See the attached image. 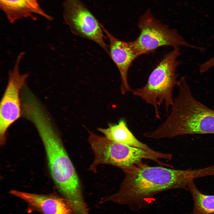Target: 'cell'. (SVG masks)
Masks as SVG:
<instances>
[{
    "label": "cell",
    "instance_id": "obj_2",
    "mask_svg": "<svg viewBox=\"0 0 214 214\" xmlns=\"http://www.w3.org/2000/svg\"><path fill=\"white\" fill-rule=\"evenodd\" d=\"M43 141L52 178L59 192L70 203L83 201L79 180L61 139L45 110H37L30 115Z\"/></svg>",
    "mask_w": 214,
    "mask_h": 214
},
{
    "label": "cell",
    "instance_id": "obj_6",
    "mask_svg": "<svg viewBox=\"0 0 214 214\" xmlns=\"http://www.w3.org/2000/svg\"><path fill=\"white\" fill-rule=\"evenodd\" d=\"M138 26L140 33L132 43L139 56L154 51L163 46H184L198 49H204L189 44L175 29H171L156 19L148 8L139 18Z\"/></svg>",
    "mask_w": 214,
    "mask_h": 214
},
{
    "label": "cell",
    "instance_id": "obj_12",
    "mask_svg": "<svg viewBox=\"0 0 214 214\" xmlns=\"http://www.w3.org/2000/svg\"><path fill=\"white\" fill-rule=\"evenodd\" d=\"M98 130L114 141L145 150H152L135 136L124 119H121L117 124H111L107 128H99Z\"/></svg>",
    "mask_w": 214,
    "mask_h": 214
},
{
    "label": "cell",
    "instance_id": "obj_9",
    "mask_svg": "<svg viewBox=\"0 0 214 214\" xmlns=\"http://www.w3.org/2000/svg\"><path fill=\"white\" fill-rule=\"evenodd\" d=\"M103 31L109 42V56L116 65L120 75V91L122 94L131 91L128 80V74L133 62L139 55L132 41L120 40L113 36L103 26Z\"/></svg>",
    "mask_w": 214,
    "mask_h": 214
},
{
    "label": "cell",
    "instance_id": "obj_3",
    "mask_svg": "<svg viewBox=\"0 0 214 214\" xmlns=\"http://www.w3.org/2000/svg\"><path fill=\"white\" fill-rule=\"evenodd\" d=\"M165 121L153 130L156 139L188 134H214V111L197 100L184 77Z\"/></svg>",
    "mask_w": 214,
    "mask_h": 214
},
{
    "label": "cell",
    "instance_id": "obj_7",
    "mask_svg": "<svg viewBox=\"0 0 214 214\" xmlns=\"http://www.w3.org/2000/svg\"><path fill=\"white\" fill-rule=\"evenodd\" d=\"M25 52L17 56L14 67L8 73L6 88L0 106V142L1 145L5 141L6 134L10 127L20 117L22 112L20 94L25 84L29 74H21L20 71L21 61Z\"/></svg>",
    "mask_w": 214,
    "mask_h": 214
},
{
    "label": "cell",
    "instance_id": "obj_13",
    "mask_svg": "<svg viewBox=\"0 0 214 214\" xmlns=\"http://www.w3.org/2000/svg\"><path fill=\"white\" fill-rule=\"evenodd\" d=\"M191 193L194 203L190 214H214V195L204 194L197 188L193 181L189 185L188 189Z\"/></svg>",
    "mask_w": 214,
    "mask_h": 214
},
{
    "label": "cell",
    "instance_id": "obj_5",
    "mask_svg": "<svg viewBox=\"0 0 214 214\" xmlns=\"http://www.w3.org/2000/svg\"><path fill=\"white\" fill-rule=\"evenodd\" d=\"M88 141L94 154L89 170L95 173L97 166L107 164L122 170L147 159L157 163L161 158L160 152L147 150L118 143L88 130Z\"/></svg>",
    "mask_w": 214,
    "mask_h": 214
},
{
    "label": "cell",
    "instance_id": "obj_1",
    "mask_svg": "<svg viewBox=\"0 0 214 214\" xmlns=\"http://www.w3.org/2000/svg\"><path fill=\"white\" fill-rule=\"evenodd\" d=\"M122 171L125 176L119 190L107 199L127 204L135 210L150 204L158 193L177 188L187 190L194 179L203 176L201 169H173L150 166L142 161Z\"/></svg>",
    "mask_w": 214,
    "mask_h": 214
},
{
    "label": "cell",
    "instance_id": "obj_11",
    "mask_svg": "<svg viewBox=\"0 0 214 214\" xmlns=\"http://www.w3.org/2000/svg\"><path fill=\"white\" fill-rule=\"evenodd\" d=\"M0 7L12 23L23 18L31 17L34 14L49 20L52 19L41 9L38 0H0Z\"/></svg>",
    "mask_w": 214,
    "mask_h": 214
},
{
    "label": "cell",
    "instance_id": "obj_4",
    "mask_svg": "<svg viewBox=\"0 0 214 214\" xmlns=\"http://www.w3.org/2000/svg\"><path fill=\"white\" fill-rule=\"evenodd\" d=\"M180 54L179 47H174L152 70L146 84L131 91L133 95L153 107L158 119L160 118L158 106L164 103L168 111L173 103V91L178 82L176 70L180 64L177 59Z\"/></svg>",
    "mask_w": 214,
    "mask_h": 214
},
{
    "label": "cell",
    "instance_id": "obj_10",
    "mask_svg": "<svg viewBox=\"0 0 214 214\" xmlns=\"http://www.w3.org/2000/svg\"><path fill=\"white\" fill-rule=\"evenodd\" d=\"M10 193L23 200L30 207L42 214H76L65 198L15 190H11Z\"/></svg>",
    "mask_w": 214,
    "mask_h": 214
},
{
    "label": "cell",
    "instance_id": "obj_8",
    "mask_svg": "<svg viewBox=\"0 0 214 214\" xmlns=\"http://www.w3.org/2000/svg\"><path fill=\"white\" fill-rule=\"evenodd\" d=\"M63 18L71 32L81 37L94 41L109 56L104 40L103 26L81 0H65Z\"/></svg>",
    "mask_w": 214,
    "mask_h": 214
}]
</instances>
